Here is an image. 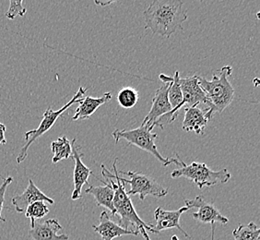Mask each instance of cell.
Listing matches in <instances>:
<instances>
[{
  "instance_id": "28",
  "label": "cell",
  "mask_w": 260,
  "mask_h": 240,
  "mask_svg": "<svg viewBox=\"0 0 260 240\" xmlns=\"http://www.w3.org/2000/svg\"><path fill=\"white\" fill-rule=\"evenodd\" d=\"M172 240H180V239H179V238H178V237H177V236H176V235H173V236H172Z\"/></svg>"
},
{
  "instance_id": "12",
  "label": "cell",
  "mask_w": 260,
  "mask_h": 240,
  "mask_svg": "<svg viewBox=\"0 0 260 240\" xmlns=\"http://www.w3.org/2000/svg\"><path fill=\"white\" fill-rule=\"evenodd\" d=\"M182 95H183V102L182 107H192L198 106L200 104H207L208 99L205 93L201 89L199 83V80L197 79V76L187 78H180L179 79Z\"/></svg>"
},
{
  "instance_id": "3",
  "label": "cell",
  "mask_w": 260,
  "mask_h": 240,
  "mask_svg": "<svg viewBox=\"0 0 260 240\" xmlns=\"http://www.w3.org/2000/svg\"><path fill=\"white\" fill-rule=\"evenodd\" d=\"M232 72L233 68L231 66H224L210 80L196 75L208 99L209 108L207 117L209 120L211 119L217 112L221 113L225 110L235 98V89L229 81Z\"/></svg>"
},
{
  "instance_id": "2",
  "label": "cell",
  "mask_w": 260,
  "mask_h": 240,
  "mask_svg": "<svg viewBox=\"0 0 260 240\" xmlns=\"http://www.w3.org/2000/svg\"><path fill=\"white\" fill-rule=\"evenodd\" d=\"M117 159H115L113 163V170L115 174L112 175L115 177V182L109 175V170L105 167V165H101L102 167V175L105 179L108 181L112 189L115 192L114 196V207H115V215L119 218V225L126 230L129 229V226H133V231L137 232L139 235L141 234L145 240H150L148 232L155 234L153 230V225L146 224L144 221L140 219L138 213L136 212L135 207L133 205L129 196L127 195L125 190V184L121 181L120 175L118 174V169L116 167Z\"/></svg>"
},
{
  "instance_id": "8",
  "label": "cell",
  "mask_w": 260,
  "mask_h": 240,
  "mask_svg": "<svg viewBox=\"0 0 260 240\" xmlns=\"http://www.w3.org/2000/svg\"><path fill=\"white\" fill-rule=\"evenodd\" d=\"M185 206L191 208H198L194 213L193 218L202 224H216L220 223L226 225L229 220L224 215L220 214L219 209L212 202L206 200L203 196H198L194 200H185Z\"/></svg>"
},
{
  "instance_id": "24",
  "label": "cell",
  "mask_w": 260,
  "mask_h": 240,
  "mask_svg": "<svg viewBox=\"0 0 260 240\" xmlns=\"http://www.w3.org/2000/svg\"><path fill=\"white\" fill-rule=\"evenodd\" d=\"M13 178L11 176H8L3 180V183L0 186V222H6L4 217H2V211H3V206H4V201H5L6 191L8 187L12 183Z\"/></svg>"
},
{
  "instance_id": "13",
  "label": "cell",
  "mask_w": 260,
  "mask_h": 240,
  "mask_svg": "<svg viewBox=\"0 0 260 240\" xmlns=\"http://www.w3.org/2000/svg\"><path fill=\"white\" fill-rule=\"evenodd\" d=\"M36 201H44L49 204H54L55 202L53 199L45 195L42 190L36 187L32 179H29V185L20 195L15 196L11 199L16 212L19 214L25 213L26 209Z\"/></svg>"
},
{
  "instance_id": "1",
  "label": "cell",
  "mask_w": 260,
  "mask_h": 240,
  "mask_svg": "<svg viewBox=\"0 0 260 240\" xmlns=\"http://www.w3.org/2000/svg\"><path fill=\"white\" fill-rule=\"evenodd\" d=\"M145 28L154 35L170 37L187 20V10L180 0H154L144 11Z\"/></svg>"
},
{
  "instance_id": "11",
  "label": "cell",
  "mask_w": 260,
  "mask_h": 240,
  "mask_svg": "<svg viewBox=\"0 0 260 240\" xmlns=\"http://www.w3.org/2000/svg\"><path fill=\"white\" fill-rule=\"evenodd\" d=\"M188 210L190 209L186 206L176 211H166L160 207H158L154 211L156 224L155 225H153V230L155 231V234H159L160 231L177 228L182 232L183 235L190 238V235L182 228L180 225L181 215Z\"/></svg>"
},
{
  "instance_id": "6",
  "label": "cell",
  "mask_w": 260,
  "mask_h": 240,
  "mask_svg": "<svg viewBox=\"0 0 260 240\" xmlns=\"http://www.w3.org/2000/svg\"><path fill=\"white\" fill-rule=\"evenodd\" d=\"M86 92H87L86 88L80 87L79 91L77 92V94L72 97V99L69 103H67L59 110L54 111L52 110L51 108H47L45 110L44 115H43V119L41 121L40 125L38 126V128L25 132L24 138H25L26 143L25 145L20 149V154L17 157L18 164H21L23 161L25 160L26 157L28 155V150L35 140L39 139L41 136L44 135L48 130H51L53 128V126L55 125L56 120L58 119V117L65 111L68 110L70 106H72L77 103H80V101L82 100V98L85 96Z\"/></svg>"
},
{
  "instance_id": "15",
  "label": "cell",
  "mask_w": 260,
  "mask_h": 240,
  "mask_svg": "<svg viewBox=\"0 0 260 240\" xmlns=\"http://www.w3.org/2000/svg\"><path fill=\"white\" fill-rule=\"evenodd\" d=\"M93 229L101 235L103 240H113L122 235H139L135 231L124 229L118 224L111 220L108 213L105 211L101 214L99 225H93Z\"/></svg>"
},
{
  "instance_id": "23",
  "label": "cell",
  "mask_w": 260,
  "mask_h": 240,
  "mask_svg": "<svg viewBox=\"0 0 260 240\" xmlns=\"http://www.w3.org/2000/svg\"><path fill=\"white\" fill-rule=\"evenodd\" d=\"M22 4H23V1H13V0H11L9 10L6 12V17L10 20H14L17 16L23 17L25 15L27 10L22 6Z\"/></svg>"
},
{
  "instance_id": "20",
  "label": "cell",
  "mask_w": 260,
  "mask_h": 240,
  "mask_svg": "<svg viewBox=\"0 0 260 240\" xmlns=\"http://www.w3.org/2000/svg\"><path fill=\"white\" fill-rule=\"evenodd\" d=\"M235 240H259L260 228L254 222L247 225H239L233 232Z\"/></svg>"
},
{
  "instance_id": "21",
  "label": "cell",
  "mask_w": 260,
  "mask_h": 240,
  "mask_svg": "<svg viewBox=\"0 0 260 240\" xmlns=\"http://www.w3.org/2000/svg\"><path fill=\"white\" fill-rule=\"evenodd\" d=\"M139 97H140V95H139L138 91L134 88H131V87L122 88L117 94L118 104L125 109L133 108L137 105V103L139 101Z\"/></svg>"
},
{
  "instance_id": "16",
  "label": "cell",
  "mask_w": 260,
  "mask_h": 240,
  "mask_svg": "<svg viewBox=\"0 0 260 240\" xmlns=\"http://www.w3.org/2000/svg\"><path fill=\"white\" fill-rule=\"evenodd\" d=\"M207 109H200L198 106L187 107L185 110V117L183 120V130L185 131H193L198 135L204 133V130L208 122L210 121L207 117Z\"/></svg>"
},
{
  "instance_id": "19",
  "label": "cell",
  "mask_w": 260,
  "mask_h": 240,
  "mask_svg": "<svg viewBox=\"0 0 260 240\" xmlns=\"http://www.w3.org/2000/svg\"><path fill=\"white\" fill-rule=\"evenodd\" d=\"M51 149L53 153L52 162L54 164H57L61 160L69 159L70 156H72L71 142L66 136L60 137L57 140L53 141L51 143Z\"/></svg>"
},
{
  "instance_id": "18",
  "label": "cell",
  "mask_w": 260,
  "mask_h": 240,
  "mask_svg": "<svg viewBox=\"0 0 260 240\" xmlns=\"http://www.w3.org/2000/svg\"><path fill=\"white\" fill-rule=\"evenodd\" d=\"M99 180L105 186L97 187V186L90 185V187L85 190V192L87 194H91L94 197L97 205L105 207L107 210L110 211L112 215H115V210L114 207L115 192L109 183H106L104 180Z\"/></svg>"
},
{
  "instance_id": "4",
  "label": "cell",
  "mask_w": 260,
  "mask_h": 240,
  "mask_svg": "<svg viewBox=\"0 0 260 240\" xmlns=\"http://www.w3.org/2000/svg\"><path fill=\"white\" fill-rule=\"evenodd\" d=\"M176 155L180 163V168L176 169L171 174V176L173 178H179L183 176L191 180L200 189H203L204 187H212L217 185L218 183L224 184L230 180V172L227 169L212 170L204 163L199 162H193L190 165H186L185 162L181 159L179 155Z\"/></svg>"
},
{
  "instance_id": "26",
  "label": "cell",
  "mask_w": 260,
  "mask_h": 240,
  "mask_svg": "<svg viewBox=\"0 0 260 240\" xmlns=\"http://www.w3.org/2000/svg\"><path fill=\"white\" fill-rule=\"evenodd\" d=\"M215 236V224H211V240H214Z\"/></svg>"
},
{
  "instance_id": "14",
  "label": "cell",
  "mask_w": 260,
  "mask_h": 240,
  "mask_svg": "<svg viewBox=\"0 0 260 240\" xmlns=\"http://www.w3.org/2000/svg\"><path fill=\"white\" fill-rule=\"evenodd\" d=\"M62 229V226L58 220L49 219L42 223H36L35 226L30 228L29 235L34 240H69L68 235H58V232Z\"/></svg>"
},
{
  "instance_id": "22",
  "label": "cell",
  "mask_w": 260,
  "mask_h": 240,
  "mask_svg": "<svg viewBox=\"0 0 260 240\" xmlns=\"http://www.w3.org/2000/svg\"><path fill=\"white\" fill-rule=\"evenodd\" d=\"M49 214V208L44 201H36L30 204L25 211V216L30 221V228L35 226L37 219L44 218L45 215Z\"/></svg>"
},
{
  "instance_id": "9",
  "label": "cell",
  "mask_w": 260,
  "mask_h": 240,
  "mask_svg": "<svg viewBox=\"0 0 260 240\" xmlns=\"http://www.w3.org/2000/svg\"><path fill=\"white\" fill-rule=\"evenodd\" d=\"M170 85L171 82H166L156 91L155 95L152 99L151 108L148 115H146L141 125L150 126L155 128L156 121L161 116L169 114L172 111V106L168 100V90Z\"/></svg>"
},
{
  "instance_id": "17",
  "label": "cell",
  "mask_w": 260,
  "mask_h": 240,
  "mask_svg": "<svg viewBox=\"0 0 260 240\" xmlns=\"http://www.w3.org/2000/svg\"><path fill=\"white\" fill-rule=\"evenodd\" d=\"M112 99L111 93H105L104 95L93 98L90 96H84L82 100L80 102L79 107L76 109L75 115L72 117V120L87 119L93 115L95 111L106 103H108Z\"/></svg>"
},
{
  "instance_id": "5",
  "label": "cell",
  "mask_w": 260,
  "mask_h": 240,
  "mask_svg": "<svg viewBox=\"0 0 260 240\" xmlns=\"http://www.w3.org/2000/svg\"><path fill=\"white\" fill-rule=\"evenodd\" d=\"M153 129V127L141 125L140 128L134 130H115L112 133V136L115 139V143H117L120 140H126L130 145L136 146L153 155L165 166L172 164L180 165L178 158H165L160 155L155 144L156 138H158V136L155 133H151V130Z\"/></svg>"
},
{
  "instance_id": "27",
  "label": "cell",
  "mask_w": 260,
  "mask_h": 240,
  "mask_svg": "<svg viewBox=\"0 0 260 240\" xmlns=\"http://www.w3.org/2000/svg\"><path fill=\"white\" fill-rule=\"evenodd\" d=\"M96 4H98V5L101 6H106V5H110L112 4V2H107V3H101V2H98V1H95Z\"/></svg>"
},
{
  "instance_id": "10",
  "label": "cell",
  "mask_w": 260,
  "mask_h": 240,
  "mask_svg": "<svg viewBox=\"0 0 260 240\" xmlns=\"http://www.w3.org/2000/svg\"><path fill=\"white\" fill-rule=\"evenodd\" d=\"M71 147H72V157L75 161V167H74V190L72 192L71 199L73 200H79L82 195V188L83 186L90 185L88 179L90 175L92 174L88 166H86L83 162L81 160L82 153L80 152V146L77 145L76 139H73L71 141Z\"/></svg>"
},
{
  "instance_id": "25",
  "label": "cell",
  "mask_w": 260,
  "mask_h": 240,
  "mask_svg": "<svg viewBox=\"0 0 260 240\" xmlns=\"http://www.w3.org/2000/svg\"><path fill=\"white\" fill-rule=\"evenodd\" d=\"M6 126L3 123H0V145H5L7 140L5 137Z\"/></svg>"
},
{
  "instance_id": "7",
  "label": "cell",
  "mask_w": 260,
  "mask_h": 240,
  "mask_svg": "<svg viewBox=\"0 0 260 240\" xmlns=\"http://www.w3.org/2000/svg\"><path fill=\"white\" fill-rule=\"evenodd\" d=\"M118 171V174L127 175L130 179L120 177L121 181L125 184H129L130 190L126 191L127 195L140 196V200H145L147 196H152L154 198H164L168 194V190L159 184L156 180L153 179L149 175L141 174L139 172L132 171Z\"/></svg>"
}]
</instances>
